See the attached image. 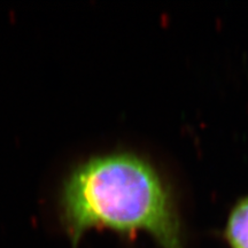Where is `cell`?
Wrapping results in <instances>:
<instances>
[{
  "mask_svg": "<svg viewBox=\"0 0 248 248\" xmlns=\"http://www.w3.org/2000/svg\"><path fill=\"white\" fill-rule=\"evenodd\" d=\"M60 221L74 248L86 231L148 232L162 248H184L176 203L166 181L139 155H98L71 169L59 194Z\"/></svg>",
  "mask_w": 248,
  "mask_h": 248,
  "instance_id": "obj_1",
  "label": "cell"
},
{
  "mask_svg": "<svg viewBox=\"0 0 248 248\" xmlns=\"http://www.w3.org/2000/svg\"><path fill=\"white\" fill-rule=\"evenodd\" d=\"M224 235L230 248H248V197L232 209Z\"/></svg>",
  "mask_w": 248,
  "mask_h": 248,
  "instance_id": "obj_2",
  "label": "cell"
}]
</instances>
